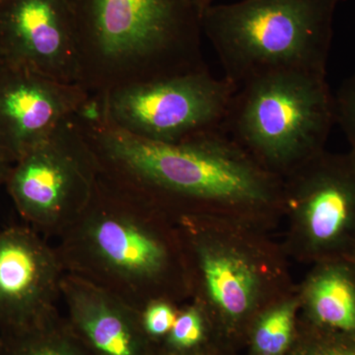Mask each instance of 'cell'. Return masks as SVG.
I'll return each mask as SVG.
<instances>
[{
	"mask_svg": "<svg viewBox=\"0 0 355 355\" xmlns=\"http://www.w3.org/2000/svg\"><path fill=\"white\" fill-rule=\"evenodd\" d=\"M288 355H355V338L301 323Z\"/></svg>",
	"mask_w": 355,
	"mask_h": 355,
	"instance_id": "17",
	"label": "cell"
},
{
	"mask_svg": "<svg viewBox=\"0 0 355 355\" xmlns=\"http://www.w3.org/2000/svg\"><path fill=\"white\" fill-rule=\"evenodd\" d=\"M78 84L60 83L23 67L0 69V149L15 162L50 139L88 103Z\"/></svg>",
	"mask_w": 355,
	"mask_h": 355,
	"instance_id": "12",
	"label": "cell"
},
{
	"mask_svg": "<svg viewBox=\"0 0 355 355\" xmlns=\"http://www.w3.org/2000/svg\"><path fill=\"white\" fill-rule=\"evenodd\" d=\"M0 58L4 65L77 84L73 0H0Z\"/></svg>",
	"mask_w": 355,
	"mask_h": 355,
	"instance_id": "10",
	"label": "cell"
},
{
	"mask_svg": "<svg viewBox=\"0 0 355 355\" xmlns=\"http://www.w3.org/2000/svg\"><path fill=\"white\" fill-rule=\"evenodd\" d=\"M176 220L190 300L207 313L222 343L245 342L257 315L296 287L282 244L268 231L230 219Z\"/></svg>",
	"mask_w": 355,
	"mask_h": 355,
	"instance_id": "4",
	"label": "cell"
},
{
	"mask_svg": "<svg viewBox=\"0 0 355 355\" xmlns=\"http://www.w3.org/2000/svg\"><path fill=\"white\" fill-rule=\"evenodd\" d=\"M3 62H2L1 58H0V69H1L2 67H3Z\"/></svg>",
	"mask_w": 355,
	"mask_h": 355,
	"instance_id": "24",
	"label": "cell"
},
{
	"mask_svg": "<svg viewBox=\"0 0 355 355\" xmlns=\"http://www.w3.org/2000/svg\"><path fill=\"white\" fill-rule=\"evenodd\" d=\"M297 291L301 323L355 338V261L313 265Z\"/></svg>",
	"mask_w": 355,
	"mask_h": 355,
	"instance_id": "14",
	"label": "cell"
},
{
	"mask_svg": "<svg viewBox=\"0 0 355 355\" xmlns=\"http://www.w3.org/2000/svg\"><path fill=\"white\" fill-rule=\"evenodd\" d=\"M340 0H240L203 10L202 33L236 87L284 71L327 74Z\"/></svg>",
	"mask_w": 355,
	"mask_h": 355,
	"instance_id": "5",
	"label": "cell"
},
{
	"mask_svg": "<svg viewBox=\"0 0 355 355\" xmlns=\"http://www.w3.org/2000/svg\"><path fill=\"white\" fill-rule=\"evenodd\" d=\"M13 163L7 156L0 155V184L6 183Z\"/></svg>",
	"mask_w": 355,
	"mask_h": 355,
	"instance_id": "22",
	"label": "cell"
},
{
	"mask_svg": "<svg viewBox=\"0 0 355 355\" xmlns=\"http://www.w3.org/2000/svg\"><path fill=\"white\" fill-rule=\"evenodd\" d=\"M0 155L7 156L6 154L4 153L3 151L1 150V149H0ZM7 157H8V156H7Z\"/></svg>",
	"mask_w": 355,
	"mask_h": 355,
	"instance_id": "25",
	"label": "cell"
},
{
	"mask_svg": "<svg viewBox=\"0 0 355 355\" xmlns=\"http://www.w3.org/2000/svg\"><path fill=\"white\" fill-rule=\"evenodd\" d=\"M336 123L327 74L284 70L257 76L233 95L223 132L284 179L326 149Z\"/></svg>",
	"mask_w": 355,
	"mask_h": 355,
	"instance_id": "6",
	"label": "cell"
},
{
	"mask_svg": "<svg viewBox=\"0 0 355 355\" xmlns=\"http://www.w3.org/2000/svg\"><path fill=\"white\" fill-rule=\"evenodd\" d=\"M57 239L65 272L140 312L158 299L190 301L176 219L99 170L88 205Z\"/></svg>",
	"mask_w": 355,
	"mask_h": 355,
	"instance_id": "2",
	"label": "cell"
},
{
	"mask_svg": "<svg viewBox=\"0 0 355 355\" xmlns=\"http://www.w3.org/2000/svg\"><path fill=\"white\" fill-rule=\"evenodd\" d=\"M181 306L165 299L149 302L140 312L142 327L148 338H165L172 330Z\"/></svg>",
	"mask_w": 355,
	"mask_h": 355,
	"instance_id": "18",
	"label": "cell"
},
{
	"mask_svg": "<svg viewBox=\"0 0 355 355\" xmlns=\"http://www.w3.org/2000/svg\"><path fill=\"white\" fill-rule=\"evenodd\" d=\"M237 87L209 69L91 96L88 110L112 127L157 144L223 130Z\"/></svg>",
	"mask_w": 355,
	"mask_h": 355,
	"instance_id": "7",
	"label": "cell"
},
{
	"mask_svg": "<svg viewBox=\"0 0 355 355\" xmlns=\"http://www.w3.org/2000/svg\"><path fill=\"white\" fill-rule=\"evenodd\" d=\"M226 345H214L207 349L200 350V352H190V354H180L184 355H232L229 352V349H225Z\"/></svg>",
	"mask_w": 355,
	"mask_h": 355,
	"instance_id": "21",
	"label": "cell"
},
{
	"mask_svg": "<svg viewBox=\"0 0 355 355\" xmlns=\"http://www.w3.org/2000/svg\"><path fill=\"white\" fill-rule=\"evenodd\" d=\"M64 275L55 246L38 231H0V320L36 328L55 316Z\"/></svg>",
	"mask_w": 355,
	"mask_h": 355,
	"instance_id": "11",
	"label": "cell"
},
{
	"mask_svg": "<svg viewBox=\"0 0 355 355\" xmlns=\"http://www.w3.org/2000/svg\"><path fill=\"white\" fill-rule=\"evenodd\" d=\"M20 355H83L73 345L65 338L51 335L46 336L40 343H35L32 347Z\"/></svg>",
	"mask_w": 355,
	"mask_h": 355,
	"instance_id": "20",
	"label": "cell"
},
{
	"mask_svg": "<svg viewBox=\"0 0 355 355\" xmlns=\"http://www.w3.org/2000/svg\"><path fill=\"white\" fill-rule=\"evenodd\" d=\"M71 121L99 172L175 219L216 217L270 232L284 218L282 179L223 130L166 144L133 137L87 112Z\"/></svg>",
	"mask_w": 355,
	"mask_h": 355,
	"instance_id": "1",
	"label": "cell"
},
{
	"mask_svg": "<svg viewBox=\"0 0 355 355\" xmlns=\"http://www.w3.org/2000/svg\"><path fill=\"white\" fill-rule=\"evenodd\" d=\"M300 302L295 288L257 315L245 342L252 355H288L299 330Z\"/></svg>",
	"mask_w": 355,
	"mask_h": 355,
	"instance_id": "15",
	"label": "cell"
},
{
	"mask_svg": "<svg viewBox=\"0 0 355 355\" xmlns=\"http://www.w3.org/2000/svg\"><path fill=\"white\" fill-rule=\"evenodd\" d=\"M289 259L355 261V160L324 149L282 179Z\"/></svg>",
	"mask_w": 355,
	"mask_h": 355,
	"instance_id": "8",
	"label": "cell"
},
{
	"mask_svg": "<svg viewBox=\"0 0 355 355\" xmlns=\"http://www.w3.org/2000/svg\"><path fill=\"white\" fill-rule=\"evenodd\" d=\"M97 175L95 159L69 118L13 163L6 183L30 227L57 238L88 205Z\"/></svg>",
	"mask_w": 355,
	"mask_h": 355,
	"instance_id": "9",
	"label": "cell"
},
{
	"mask_svg": "<svg viewBox=\"0 0 355 355\" xmlns=\"http://www.w3.org/2000/svg\"><path fill=\"white\" fill-rule=\"evenodd\" d=\"M165 338L171 354L200 352L222 343L207 313L193 300L181 306L174 326Z\"/></svg>",
	"mask_w": 355,
	"mask_h": 355,
	"instance_id": "16",
	"label": "cell"
},
{
	"mask_svg": "<svg viewBox=\"0 0 355 355\" xmlns=\"http://www.w3.org/2000/svg\"><path fill=\"white\" fill-rule=\"evenodd\" d=\"M62 300L69 319L98 355H142L148 338L140 311L87 280L65 272Z\"/></svg>",
	"mask_w": 355,
	"mask_h": 355,
	"instance_id": "13",
	"label": "cell"
},
{
	"mask_svg": "<svg viewBox=\"0 0 355 355\" xmlns=\"http://www.w3.org/2000/svg\"><path fill=\"white\" fill-rule=\"evenodd\" d=\"M216 0H198V3H200V7H202V10H205L207 6H211V4L216 3Z\"/></svg>",
	"mask_w": 355,
	"mask_h": 355,
	"instance_id": "23",
	"label": "cell"
},
{
	"mask_svg": "<svg viewBox=\"0 0 355 355\" xmlns=\"http://www.w3.org/2000/svg\"><path fill=\"white\" fill-rule=\"evenodd\" d=\"M89 96L207 69L198 0H73Z\"/></svg>",
	"mask_w": 355,
	"mask_h": 355,
	"instance_id": "3",
	"label": "cell"
},
{
	"mask_svg": "<svg viewBox=\"0 0 355 355\" xmlns=\"http://www.w3.org/2000/svg\"><path fill=\"white\" fill-rule=\"evenodd\" d=\"M335 97L336 123L340 125L355 160V70L340 84Z\"/></svg>",
	"mask_w": 355,
	"mask_h": 355,
	"instance_id": "19",
	"label": "cell"
}]
</instances>
